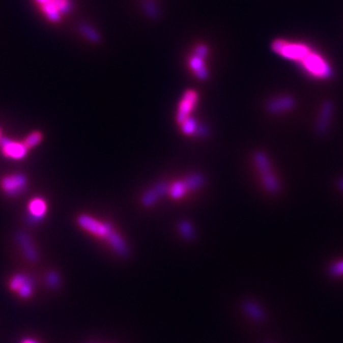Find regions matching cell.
<instances>
[{"mask_svg": "<svg viewBox=\"0 0 343 343\" xmlns=\"http://www.w3.org/2000/svg\"><path fill=\"white\" fill-rule=\"evenodd\" d=\"M1 139H2V137H1V129H0V141H1Z\"/></svg>", "mask_w": 343, "mask_h": 343, "instance_id": "27", "label": "cell"}, {"mask_svg": "<svg viewBox=\"0 0 343 343\" xmlns=\"http://www.w3.org/2000/svg\"><path fill=\"white\" fill-rule=\"evenodd\" d=\"M0 146L4 156L15 160L23 159L27 156L29 150L24 142L15 141L10 138H2L0 141Z\"/></svg>", "mask_w": 343, "mask_h": 343, "instance_id": "8", "label": "cell"}, {"mask_svg": "<svg viewBox=\"0 0 343 343\" xmlns=\"http://www.w3.org/2000/svg\"><path fill=\"white\" fill-rule=\"evenodd\" d=\"M197 125H198V122L194 120V118L189 117L181 123V131L183 134H187V135L194 134Z\"/></svg>", "mask_w": 343, "mask_h": 343, "instance_id": "18", "label": "cell"}, {"mask_svg": "<svg viewBox=\"0 0 343 343\" xmlns=\"http://www.w3.org/2000/svg\"><path fill=\"white\" fill-rule=\"evenodd\" d=\"M19 343H40L34 337H24Z\"/></svg>", "mask_w": 343, "mask_h": 343, "instance_id": "24", "label": "cell"}, {"mask_svg": "<svg viewBox=\"0 0 343 343\" xmlns=\"http://www.w3.org/2000/svg\"><path fill=\"white\" fill-rule=\"evenodd\" d=\"M47 282L52 288H55L60 285V276L54 272H50L47 274Z\"/></svg>", "mask_w": 343, "mask_h": 343, "instance_id": "23", "label": "cell"}, {"mask_svg": "<svg viewBox=\"0 0 343 343\" xmlns=\"http://www.w3.org/2000/svg\"><path fill=\"white\" fill-rule=\"evenodd\" d=\"M198 94L194 90H188L180 101L179 105V110L177 112V121L181 124L187 118L190 117V113L194 110V106L197 103Z\"/></svg>", "mask_w": 343, "mask_h": 343, "instance_id": "6", "label": "cell"}, {"mask_svg": "<svg viewBox=\"0 0 343 343\" xmlns=\"http://www.w3.org/2000/svg\"><path fill=\"white\" fill-rule=\"evenodd\" d=\"M170 184L167 181H159L142 194L140 203L142 206L150 208L156 205L162 197L169 194Z\"/></svg>", "mask_w": 343, "mask_h": 343, "instance_id": "4", "label": "cell"}, {"mask_svg": "<svg viewBox=\"0 0 343 343\" xmlns=\"http://www.w3.org/2000/svg\"><path fill=\"white\" fill-rule=\"evenodd\" d=\"M77 224L83 230L104 240H107L112 232L116 230L112 223L99 221L97 218L86 214L77 216Z\"/></svg>", "mask_w": 343, "mask_h": 343, "instance_id": "2", "label": "cell"}, {"mask_svg": "<svg viewBox=\"0 0 343 343\" xmlns=\"http://www.w3.org/2000/svg\"><path fill=\"white\" fill-rule=\"evenodd\" d=\"M42 137L43 136H42V134L40 132L35 131V132L31 133L30 134H28V136L25 138V140L23 142L28 149H31V148H34V147L38 146V144L42 140Z\"/></svg>", "mask_w": 343, "mask_h": 343, "instance_id": "19", "label": "cell"}, {"mask_svg": "<svg viewBox=\"0 0 343 343\" xmlns=\"http://www.w3.org/2000/svg\"><path fill=\"white\" fill-rule=\"evenodd\" d=\"M37 1H38V3H40V4H42V5H43V4H45L46 2H48L49 0H37Z\"/></svg>", "mask_w": 343, "mask_h": 343, "instance_id": "26", "label": "cell"}, {"mask_svg": "<svg viewBox=\"0 0 343 343\" xmlns=\"http://www.w3.org/2000/svg\"><path fill=\"white\" fill-rule=\"evenodd\" d=\"M80 32L86 38L93 42H98L99 39H100L97 31L94 30L92 27H90L88 25H85V24L81 25L80 26Z\"/></svg>", "mask_w": 343, "mask_h": 343, "instance_id": "20", "label": "cell"}, {"mask_svg": "<svg viewBox=\"0 0 343 343\" xmlns=\"http://www.w3.org/2000/svg\"><path fill=\"white\" fill-rule=\"evenodd\" d=\"M334 112V104L332 101H324L321 107V112L316 123V133L319 136H324L328 133L331 120Z\"/></svg>", "mask_w": 343, "mask_h": 343, "instance_id": "7", "label": "cell"}, {"mask_svg": "<svg viewBox=\"0 0 343 343\" xmlns=\"http://www.w3.org/2000/svg\"><path fill=\"white\" fill-rule=\"evenodd\" d=\"M243 310L254 321H262L265 320V313L258 303L252 300H247L243 303Z\"/></svg>", "mask_w": 343, "mask_h": 343, "instance_id": "16", "label": "cell"}, {"mask_svg": "<svg viewBox=\"0 0 343 343\" xmlns=\"http://www.w3.org/2000/svg\"><path fill=\"white\" fill-rule=\"evenodd\" d=\"M28 211L32 220H40L47 213V202L42 197H34L28 204Z\"/></svg>", "mask_w": 343, "mask_h": 343, "instance_id": "12", "label": "cell"}, {"mask_svg": "<svg viewBox=\"0 0 343 343\" xmlns=\"http://www.w3.org/2000/svg\"><path fill=\"white\" fill-rule=\"evenodd\" d=\"M16 240L19 247L22 250L24 255L30 261H37L38 260V250L36 246L34 245L33 240L30 239V237L24 233V232H19L16 235Z\"/></svg>", "mask_w": 343, "mask_h": 343, "instance_id": "10", "label": "cell"}, {"mask_svg": "<svg viewBox=\"0 0 343 343\" xmlns=\"http://www.w3.org/2000/svg\"><path fill=\"white\" fill-rule=\"evenodd\" d=\"M178 230L180 236L186 241H193L196 237L194 225L189 220H181L178 225Z\"/></svg>", "mask_w": 343, "mask_h": 343, "instance_id": "17", "label": "cell"}, {"mask_svg": "<svg viewBox=\"0 0 343 343\" xmlns=\"http://www.w3.org/2000/svg\"><path fill=\"white\" fill-rule=\"evenodd\" d=\"M10 291L22 299H31L35 290V283L31 276L25 274H15L9 280Z\"/></svg>", "mask_w": 343, "mask_h": 343, "instance_id": "3", "label": "cell"}, {"mask_svg": "<svg viewBox=\"0 0 343 343\" xmlns=\"http://www.w3.org/2000/svg\"><path fill=\"white\" fill-rule=\"evenodd\" d=\"M210 134H211V129L208 125L203 124V123H198L194 135L198 137H207L209 136Z\"/></svg>", "mask_w": 343, "mask_h": 343, "instance_id": "22", "label": "cell"}, {"mask_svg": "<svg viewBox=\"0 0 343 343\" xmlns=\"http://www.w3.org/2000/svg\"><path fill=\"white\" fill-rule=\"evenodd\" d=\"M329 274L335 277L343 276V260L334 262L329 268Z\"/></svg>", "mask_w": 343, "mask_h": 343, "instance_id": "21", "label": "cell"}, {"mask_svg": "<svg viewBox=\"0 0 343 343\" xmlns=\"http://www.w3.org/2000/svg\"><path fill=\"white\" fill-rule=\"evenodd\" d=\"M187 193L201 189L206 183V178L202 173H193L182 179Z\"/></svg>", "mask_w": 343, "mask_h": 343, "instance_id": "13", "label": "cell"}, {"mask_svg": "<svg viewBox=\"0 0 343 343\" xmlns=\"http://www.w3.org/2000/svg\"><path fill=\"white\" fill-rule=\"evenodd\" d=\"M27 186V179L22 174L6 176L0 181V188L5 194L15 196L21 194Z\"/></svg>", "mask_w": 343, "mask_h": 343, "instance_id": "5", "label": "cell"}, {"mask_svg": "<svg viewBox=\"0 0 343 343\" xmlns=\"http://www.w3.org/2000/svg\"><path fill=\"white\" fill-rule=\"evenodd\" d=\"M296 106V100L291 96H281L270 99L266 104L267 112L272 115H278L288 112Z\"/></svg>", "mask_w": 343, "mask_h": 343, "instance_id": "9", "label": "cell"}, {"mask_svg": "<svg viewBox=\"0 0 343 343\" xmlns=\"http://www.w3.org/2000/svg\"><path fill=\"white\" fill-rule=\"evenodd\" d=\"M336 184H337V187H338V188H339V189L343 192V178L337 179Z\"/></svg>", "mask_w": 343, "mask_h": 343, "instance_id": "25", "label": "cell"}, {"mask_svg": "<svg viewBox=\"0 0 343 343\" xmlns=\"http://www.w3.org/2000/svg\"><path fill=\"white\" fill-rule=\"evenodd\" d=\"M261 182L264 188L267 190V192L272 194H276L279 193L281 186L279 183V180L277 179L276 175L271 172L268 174L261 175Z\"/></svg>", "mask_w": 343, "mask_h": 343, "instance_id": "15", "label": "cell"}, {"mask_svg": "<svg viewBox=\"0 0 343 343\" xmlns=\"http://www.w3.org/2000/svg\"><path fill=\"white\" fill-rule=\"evenodd\" d=\"M205 60L206 58L193 52L192 56L188 61L189 67L199 80H206L209 77V72L205 64Z\"/></svg>", "mask_w": 343, "mask_h": 343, "instance_id": "11", "label": "cell"}, {"mask_svg": "<svg viewBox=\"0 0 343 343\" xmlns=\"http://www.w3.org/2000/svg\"><path fill=\"white\" fill-rule=\"evenodd\" d=\"M297 64L306 75L316 79L324 80L334 75V70L328 60L313 47Z\"/></svg>", "mask_w": 343, "mask_h": 343, "instance_id": "1", "label": "cell"}, {"mask_svg": "<svg viewBox=\"0 0 343 343\" xmlns=\"http://www.w3.org/2000/svg\"><path fill=\"white\" fill-rule=\"evenodd\" d=\"M254 166L261 175L268 174L272 171V165L268 156L262 151H255L253 155Z\"/></svg>", "mask_w": 343, "mask_h": 343, "instance_id": "14", "label": "cell"}]
</instances>
